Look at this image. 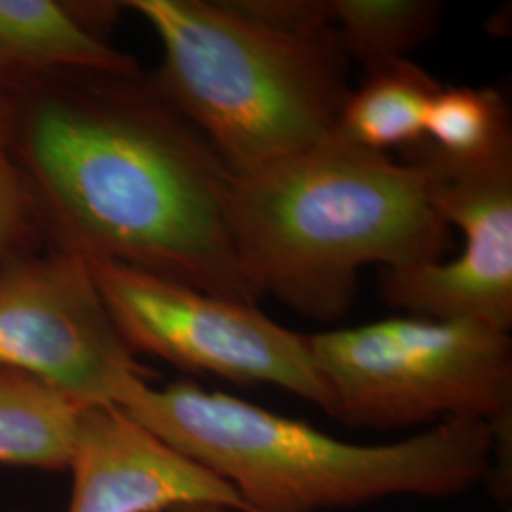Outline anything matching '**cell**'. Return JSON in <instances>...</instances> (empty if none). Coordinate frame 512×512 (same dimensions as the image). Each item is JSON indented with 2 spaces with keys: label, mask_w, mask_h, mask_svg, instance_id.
Instances as JSON below:
<instances>
[{
  "label": "cell",
  "mask_w": 512,
  "mask_h": 512,
  "mask_svg": "<svg viewBox=\"0 0 512 512\" xmlns=\"http://www.w3.org/2000/svg\"><path fill=\"white\" fill-rule=\"evenodd\" d=\"M12 92V145L50 247L239 302L230 171L141 69H54Z\"/></svg>",
  "instance_id": "1"
},
{
  "label": "cell",
  "mask_w": 512,
  "mask_h": 512,
  "mask_svg": "<svg viewBox=\"0 0 512 512\" xmlns=\"http://www.w3.org/2000/svg\"><path fill=\"white\" fill-rule=\"evenodd\" d=\"M224 217L239 272L256 296L332 323L348 313L357 277L439 262L450 228L429 202L418 165L336 135L228 179Z\"/></svg>",
  "instance_id": "2"
},
{
  "label": "cell",
  "mask_w": 512,
  "mask_h": 512,
  "mask_svg": "<svg viewBox=\"0 0 512 512\" xmlns=\"http://www.w3.org/2000/svg\"><path fill=\"white\" fill-rule=\"evenodd\" d=\"M114 406L238 492L249 512H325L387 497L444 499L488 482L495 425L440 421L387 444H357L194 382L133 380Z\"/></svg>",
  "instance_id": "3"
},
{
  "label": "cell",
  "mask_w": 512,
  "mask_h": 512,
  "mask_svg": "<svg viewBox=\"0 0 512 512\" xmlns=\"http://www.w3.org/2000/svg\"><path fill=\"white\" fill-rule=\"evenodd\" d=\"M162 42L150 74L232 175L336 135L348 101L338 31L298 33L251 16L238 0H131Z\"/></svg>",
  "instance_id": "4"
},
{
  "label": "cell",
  "mask_w": 512,
  "mask_h": 512,
  "mask_svg": "<svg viewBox=\"0 0 512 512\" xmlns=\"http://www.w3.org/2000/svg\"><path fill=\"white\" fill-rule=\"evenodd\" d=\"M332 418L393 431L454 418H512L507 330L467 319L393 317L310 336Z\"/></svg>",
  "instance_id": "5"
},
{
  "label": "cell",
  "mask_w": 512,
  "mask_h": 512,
  "mask_svg": "<svg viewBox=\"0 0 512 512\" xmlns=\"http://www.w3.org/2000/svg\"><path fill=\"white\" fill-rule=\"evenodd\" d=\"M129 348L196 374L274 385L332 416L310 336L256 308L116 262H88Z\"/></svg>",
  "instance_id": "6"
},
{
  "label": "cell",
  "mask_w": 512,
  "mask_h": 512,
  "mask_svg": "<svg viewBox=\"0 0 512 512\" xmlns=\"http://www.w3.org/2000/svg\"><path fill=\"white\" fill-rule=\"evenodd\" d=\"M0 368L86 406H114L150 368L116 327L90 264L42 247L0 262Z\"/></svg>",
  "instance_id": "7"
},
{
  "label": "cell",
  "mask_w": 512,
  "mask_h": 512,
  "mask_svg": "<svg viewBox=\"0 0 512 512\" xmlns=\"http://www.w3.org/2000/svg\"><path fill=\"white\" fill-rule=\"evenodd\" d=\"M425 177L439 219L463 234L454 260L380 270V294L393 308L425 319L512 325V154L458 162L425 141L404 150Z\"/></svg>",
  "instance_id": "8"
},
{
  "label": "cell",
  "mask_w": 512,
  "mask_h": 512,
  "mask_svg": "<svg viewBox=\"0 0 512 512\" xmlns=\"http://www.w3.org/2000/svg\"><path fill=\"white\" fill-rule=\"evenodd\" d=\"M67 512H167L220 505L249 512L238 492L118 406H88L69 463Z\"/></svg>",
  "instance_id": "9"
},
{
  "label": "cell",
  "mask_w": 512,
  "mask_h": 512,
  "mask_svg": "<svg viewBox=\"0 0 512 512\" xmlns=\"http://www.w3.org/2000/svg\"><path fill=\"white\" fill-rule=\"evenodd\" d=\"M122 4L0 0V88L54 69L137 71L139 63L107 38Z\"/></svg>",
  "instance_id": "10"
},
{
  "label": "cell",
  "mask_w": 512,
  "mask_h": 512,
  "mask_svg": "<svg viewBox=\"0 0 512 512\" xmlns=\"http://www.w3.org/2000/svg\"><path fill=\"white\" fill-rule=\"evenodd\" d=\"M442 84L408 57L366 71L342 109L336 137L370 152L387 154L425 141L427 112Z\"/></svg>",
  "instance_id": "11"
},
{
  "label": "cell",
  "mask_w": 512,
  "mask_h": 512,
  "mask_svg": "<svg viewBox=\"0 0 512 512\" xmlns=\"http://www.w3.org/2000/svg\"><path fill=\"white\" fill-rule=\"evenodd\" d=\"M86 408L37 378L0 368V463L69 469Z\"/></svg>",
  "instance_id": "12"
},
{
  "label": "cell",
  "mask_w": 512,
  "mask_h": 512,
  "mask_svg": "<svg viewBox=\"0 0 512 512\" xmlns=\"http://www.w3.org/2000/svg\"><path fill=\"white\" fill-rule=\"evenodd\" d=\"M344 54L365 71L404 59L429 40L442 16L433 0H332Z\"/></svg>",
  "instance_id": "13"
},
{
  "label": "cell",
  "mask_w": 512,
  "mask_h": 512,
  "mask_svg": "<svg viewBox=\"0 0 512 512\" xmlns=\"http://www.w3.org/2000/svg\"><path fill=\"white\" fill-rule=\"evenodd\" d=\"M425 143L458 162L512 154L511 114L494 88H440L427 120Z\"/></svg>",
  "instance_id": "14"
},
{
  "label": "cell",
  "mask_w": 512,
  "mask_h": 512,
  "mask_svg": "<svg viewBox=\"0 0 512 512\" xmlns=\"http://www.w3.org/2000/svg\"><path fill=\"white\" fill-rule=\"evenodd\" d=\"M46 245L35 203L14 154L12 92L0 88V262Z\"/></svg>",
  "instance_id": "15"
},
{
  "label": "cell",
  "mask_w": 512,
  "mask_h": 512,
  "mask_svg": "<svg viewBox=\"0 0 512 512\" xmlns=\"http://www.w3.org/2000/svg\"><path fill=\"white\" fill-rule=\"evenodd\" d=\"M167 512H234L232 509L220 507V505H207V503H196V505H181Z\"/></svg>",
  "instance_id": "16"
},
{
  "label": "cell",
  "mask_w": 512,
  "mask_h": 512,
  "mask_svg": "<svg viewBox=\"0 0 512 512\" xmlns=\"http://www.w3.org/2000/svg\"><path fill=\"white\" fill-rule=\"evenodd\" d=\"M507 512H511V511H507Z\"/></svg>",
  "instance_id": "17"
},
{
  "label": "cell",
  "mask_w": 512,
  "mask_h": 512,
  "mask_svg": "<svg viewBox=\"0 0 512 512\" xmlns=\"http://www.w3.org/2000/svg\"><path fill=\"white\" fill-rule=\"evenodd\" d=\"M19 512V511H18Z\"/></svg>",
  "instance_id": "18"
}]
</instances>
